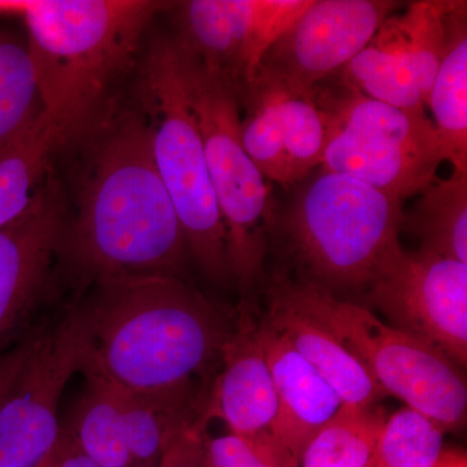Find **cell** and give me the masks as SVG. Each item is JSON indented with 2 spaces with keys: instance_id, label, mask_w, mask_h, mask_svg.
<instances>
[{
  "instance_id": "d6986e66",
  "label": "cell",
  "mask_w": 467,
  "mask_h": 467,
  "mask_svg": "<svg viewBox=\"0 0 467 467\" xmlns=\"http://www.w3.org/2000/svg\"><path fill=\"white\" fill-rule=\"evenodd\" d=\"M427 106L445 161L467 169V3H461Z\"/></svg>"
},
{
  "instance_id": "7402d4cb",
  "label": "cell",
  "mask_w": 467,
  "mask_h": 467,
  "mask_svg": "<svg viewBox=\"0 0 467 467\" xmlns=\"http://www.w3.org/2000/svg\"><path fill=\"white\" fill-rule=\"evenodd\" d=\"M386 414L379 405H342L310 439L299 467H368L373 461Z\"/></svg>"
},
{
  "instance_id": "d6a6232c",
  "label": "cell",
  "mask_w": 467,
  "mask_h": 467,
  "mask_svg": "<svg viewBox=\"0 0 467 467\" xmlns=\"http://www.w3.org/2000/svg\"><path fill=\"white\" fill-rule=\"evenodd\" d=\"M368 467H374V462H373V461H371L370 465H368Z\"/></svg>"
},
{
  "instance_id": "e0dca14e",
  "label": "cell",
  "mask_w": 467,
  "mask_h": 467,
  "mask_svg": "<svg viewBox=\"0 0 467 467\" xmlns=\"http://www.w3.org/2000/svg\"><path fill=\"white\" fill-rule=\"evenodd\" d=\"M267 325L333 386L343 405L371 407L386 392L330 331L270 292Z\"/></svg>"
},
{
  "instance_id": "2e32d148",
  "label": "cell",
  "mask_w": 467,
  "mask_h": 467,
  "mask_svg": "<svg viewBox=\"0 0 467 467\" xmlns=\"http://www.w3.org/2000/svg\"><path fill=\"white\" fill-rule=\"evenodd\" d=\"M259 328L278 400L270 441L282 460L299 466L306 444L337 414L343 405L342 399L265 321Z\"/></svg>"
},
{
  "instance_id": "52a82bcc",
  "label": "cell",
  "mask_w": 467,
  "mask_h": 467,
  "mask_svg": "<svg viewBox=\"0 0 467 467\" xmlns=\"http://www.w3.org/2000/svg\"><path fill=\"white\" fill-rule=\"evenodd\" d=\"M340 88V94L315 95L328 125L322 171L361 181L401 202L434 182L445 159L426 112H408Z\"/></svg>"
},
{
  "instance_id": "ffe728a7",
  "label": "cell",
  "mask_w": 467,
  "mask_h": 467,
  "mask_svg": "<svg viewBox=\"0 0 467 467\" xmlns=\"http://www.w3.org/2000/svg\"><path fill=\"white\" fill-rule=\"evenodd\" d=\"M402 213L400 230L420 239V250L467 264V169H453L420 193Z\"/></svg>"
},
{
  "instance_id": "5b68a950",
  "label": "cell",
  "mask_w": 467,
  "mask_h": 467,
  "mask_svg": "<svg viewBox=\"0 0 467 467\" xmlns=\"http://www.w3.org/2000/svg\"><path fill=\"white\" fill-rule=\"evenodd\" d=\"M270 292L330 331L386 395L434 418L447 431L465 425V376L441 350L315 282L281 279Z\"/></svg>"
},
{
  "instance_id": "f546056e",
  "label": "cell",
  "mask_w": 467,
  "mask_h": 467,
  "mask_svg": "<svg viewBox=\"0 0 467 467\" xmlns=\"http://www.w3.org/2000/svg\"><path fill=\"white\" fill-rule=\"evenodd\" d=\"M55 450L57 454V467H99L95 465L84 451L79 450L78 445L66 427H60Z\"/></svg>"
},
{
  "instance_id": "6da1fadb",
  "label": "cell",
  "mask_w": 467,
  "mask_h": 467,
  "mask_svg": "<svg viewBox=\"0 0 467 467\" xmlns=\"http://www.w3.org/2000/svg\"><path fill=\"white\" fill-rule=\"evenodd\" d=\"M75 301L84 334L78 373L124 391L202 414L196 389L221 361L232 333L225 316L180 276L104 279Z\"/></svg>"
},
{
  "instance_id": "9c48e42d",
  "label": "cell",
  "mask_w": 467,
  "mask_h": 467,
  "mask_svg": "<svg viewBox=\"0 0 467 467\" xmlns=\"http://www.w3.org/2000/svg\"><path fill=\"white\" fill-rule=\"evenodd\" d=\"M461 0H418L389 15L358 57L340 70V86L408 112H425Z\"/></svg>"
},
{
  "instance_id": "836d02e7",
  "label": "cell",
  "mask_w": 467,
  "mask_h": 467,
  "mask_svg": "<svg viewBox=\"0 0 467 467\" xmlns=\"http://www.w3.org/2000/svg\"><path fill=\"white\" fill-rule=\"evenodd\" d=\"M131 467H135V466H131Z\"/></svg>"
},
{
  "instance_id": "8992f818",
  "label": "cell",
  "mask_w": 467,
  "mask_h": 467,
  "mask_svg": "<svg viewBox=\"0 0 467 467\" xmlns=\"http://www.w3.org/2000/svg\"><path fill=\"white\" fill-rule=\"evenodd\" d=\"M402 202L361 181L322 171L297 193L287 229L315 284L368 288L400 248Z\"/></svg>"
},
{
  "instance_id": "ac0fdd59",
  "label": "cell",
  "mask_w": 467,
  "mask_h": 467,
  "mask_svg": "<svg viewBox=\"0 0 467 467\" xmlns=\"http://www.w3.org/2000/svg\"><path fill=\"white\" fill-rule=\"evenodd\" d=\"M58 147L57 129L43 109L0 150V226L32 205L47 181L46 171Z\"/></svg>"
},
{
  "instance_id": "4fadbf2b",
  "label": "cell",
  "mask_w": 467,
  "mask_h": 467,
  "mask_svg": "<svg viewBox=\"0 0 467 467\" xmlns=\"http://www.w3.org/2000/svg\"><path fill=\"white\" fill-rule=\"evenodd\" d=\"M84 334L76 306L48 321L32 358L0 405V467H36L54 450L58 405L78 373Z\"/></svg>"
},
{
  "instance_id": "603a6c76",
  "label": "cell",
  "mask_w": 467,
  "mask_h": 467,
  "mask_svg": "<svg viewBox=\"0 0 467 467\" xmlns=\"http://www.w3.org/2000/svg\"><path fill=\"white\" fill-rule=\"evenodd\" d=\"M42 110L26 42L0 30V150Z\"/></svg>"
},
{
  "instance_id": "44dd1931",
  "label": "cell",
  "mask_w": 467,
  "mask_h": 467,
  "mask_svg": "<svg viewBox=\"0 0 467 467\" xmlns=\"http://www.w3.org/2000/svg\"><path fill=\"white\" fill-rule=\"evenodd\" d=\"M84 378V389L63 426L95 465L133 466L126 447L121 409L115 387L98 377Z\"/></svg>"
},
{
  "instance_id": "d4e9b609",
  "label": "cell",
  "mask_w": 467,
  "mask_h": 467,
  "mask_svg": "<svg viewBox=\"0 0 467 467\" xmlns=\"http://www.w3.org/2000/svg\"><path fill=\"white\" fill-rule=\"evenodd\" d=\"M115 389L121 409L126 447L135 467H159L165 445L174 430L187 420L204 416L186 413L143 396Z\"/></svg>"
},
{
  "instance_id": "9a60e30c",
  "label": "cell",
  "mask_w": 467,
  "mask_h": 467,
  "mask_svg": "<svg viewBox=\"0 0 467 467\" xmlns=\"http://www.w3.org/2000/svg\"><path fill=\"white\" fill-rule=\"evenodd\" d=\"M221 364L223 371L208 399V420L221 418L230 434L245 441H270L278 400L259 325L251 316L242 315L232 328L221 350Z\"/></svg>"
},
{
  "instance_id": "30bf717a",
  "label": "cell",
  "mask_w": 467,
  "mask_h": 467,
  "mask_svg": "<svg viewBox=\"0 0 467 467\" xmlns=\"http://www.w3.org/2000/svg\"><path fill=\"white\" fill-rule=\"evenodd\" d=\"M393 327L467 364V264L431 252L398 248L368 287Z\"/></svg>"
},
{
  "instance_id": "8fae6325",
  "label": "cell",
  "mask_w": 467,
  "mask_h": 467,
  "mask_svg": "<svg viewBox=\"0 0 467 467\" xmlns=\"http://www.w3.org/2000/svg\"><path fill=\"white\" fill-rule=\"evenodd\" d=\"M312 0H190L174 5V38L236 97Z\"/></svg>"
},
{
  "instance_id": "4316f807",
  "label": "cell",
  "mask_w": 467,
  "mask_h": 467,
  "mask_svg": "<svg viewBox=\"0 0 467 467\" xmlns=\"http://www.w3.org/2000/svg\"><path fill=\"white\" fill-rule=\"evenodd\" d=\"M211 467H299L281 459L272 441H250L233 434L207 441Z\"/></svg>"
},
{
  "instance_id": "277c9868",
  "label": "cell",
  "mask_w": 467,
  "mask_h": 467,
  "mask_svg": "<svg viewBox=\"0 0 467 467\" xmlns=\"http://www.w3.org/2000/svg\"><path fill=\"white\" fill-rule=\"evenodd\" d=\"M137 109L150 133L153 160L182 226L190 256L218 285L232 278L226 232L190 103L174 36L156 39L138 70Z\"/></svg>"
},
{
  "instance_id": "f1b7e54d",
  "label": "cell",
  "mask_w": 467,
  "mask_h": 467,
  "mask_svg": "<svg viewBox=\"0 0 467 467\" xmlns=\"http://www.w3.org/2000/svg\"><path fill=\"white\" fill-rule=\"evenodd\" d=\"M47 322L42 321L41 324L36 326L32 333L27 334L17 346H15L0 358V405L14 389L18 377L23 373L29 358H32Z\"/></svg>"
},
{
  "instance_id": "5bb4252c",
  "label": "cell",
  "mask_w": 467,
  "mask_h": 467,
  "mask_svg": "<svg viewBox=\"0 0 467 467\" xmlns=\"http://www.w3.org/2000/svg\"><path fill=\"white\" fill-rule=\"evenodd\" d=\"M60 184L48 177L32 205L0 226V358L41 321L52 266L67 221Z\"/></svg>"
},
{
  "instance_id": "7a4b0ae2",
  "label": "cell",
  "mask_w": 467,
  "mask_h": 467,
  "mask_svg": "<svg viewBox=\"0 0 467 467\" xmlns=\"http://www.w3.org/2000/svg\"><path fill=\"white\" fill-rule=\"evenodd\" d=\"M84 140L90 153L57 252L73 279L88 288L104 279L183 278L192 256L142 112L106 115Z\"/></svg>"
},
{
  "instance_id": "83f0119b",
  "label": "cell",
  "mask_w": 467,
  "mask_h": 467,
  "mask_svg": "<svg viewBox=\"0 0 467 467\" xmlns=\"http://www.w3.org/2000/svg\"><path fill=\"white\" fill-rule=\"evenodd\" d=\"M207 417L193 418L174 430L159 467H211L207 451Z\"/></svg>"
},
{
  "instance_id": "ba28073f",
  "label": "cell",
  "mask_w": 467,
  "mask_h": 467,
  "mask_svg": "<svg viewBox=\"0 0 467 467\" xmlns=\"http://www.w3.org/2000/svg\"><path fill=\"white\" fill-rule=\"evenodd\" d=\"M177 45L190 103L204 143L209 177L225 226L230 273L245 291L263 272L270 226L269 186L243 147L236 92L211 75L180 43Z\"/></svg>"
},
{
  "instance_id": "484cf974",
  "label": "cell",
  "mask_w": 467,
  "mask_h": 467,
  "mask_svg": "<svg viewBox=\"0 0 467 467\" xmlns=\"http://www.w3.org/2000/svg\"><path fill=\"white\" fill-rule=\"evenodd\" d=\"M272 88L278 95L285 158L294 186L321 167L328 138L327 119L312 97Z\"/></svg>"
},
{
  "instance_id": "7c38bea8",
  "label": "cell",
  "mask_w": 467,
  "mask_h": 467,
  "mask_svg": "<svg viewBox=\"0 0 467 467\" xmlns=\"http://www.w3.org/2000/svg\"><path fill=\"white\" fill-rule=\"evenodd\" d=\"M401 5L392 0H312L267 52L254 84L312 97L322 82L364 50L384 18Z\"/></svg>"
},
{
  "instance_id": "3957f363",
  "label": "cell",
  "mask_w": 467,
  "mask_h": 467,
  "mask_svg": "<svg viewBox=\"0 0 467 467\" xmlns=\"http://www.w3.org/2000/svg\"><path fill=\"white\" fill-rule=\"evenodd\" d=\"M174 3L152 0H0L27 30L43 109L61 146L82 140L107 115L110 91L133 66L150 21Z\"/></svg>"
},
{
  "instance_id": "cb8c5ba5",
  "label": "cell",
  "mask_w": 467,
  "mask_h": 467,
  "mask_svg": "<svg viewBox=\"0 0 467 467\" xmlns=\"http://www.w3.org/2000/svg\"><path fill=\"white\" fill-rule=\"evenodd\" d=\"M447 430L413 408H401L386 418L374 467H434L444 451Z\"/></svg>"
},
{
  "instance_id": "4dcf8cb0",
  "label": "cell",
  "mask_w": 467,
  "mask_h": 467,
  "mask_svg": "<svg viewBox=\"0 0 467 467\" xmlns=\"http://www.w3.org/2000/svg\"><path fill=\"white\" fill-rule=\"evenodd\" d=\"M434 467H467L466 453L460 450H444Z\"/></svg>"
},
{
  "instance_id": "1f68e13d",
  "label": "cell",
  "mask_w": 467,
  "mask_h": 467,
  "mask_svg": "<svg viewBox=\"0 0 467 467\" xmlns=\"http://www.w3.org/2000/svg\"><path fill=\"white\" fill-rule=\"evenodd\" d=\"M36 467H57V454L55 447L50 453L46 454V456L36 463Z\"/></svg>"
}]
</instances>
